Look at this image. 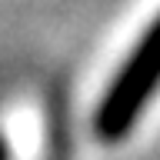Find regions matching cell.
I'll list each match as a JSON object with an SVG mask.
<instances>
[{
  "label": "cell",
  "mask_w": 160,
  "mask_h": 160,
  "mask_svg": "<svg viewBox=\"0 0 160 160\" xmlns=\"http://www.w3.org/2000/svg\"><path fill=\"white\" fill-rule=\"evenodd\" d=\"M160 87V17L150 23V30L140 37L123 67L117 70V77L110 83L97 107V137L113 143L127 133L137 117L143 113L147 100L153 97V90Z\"/></svg>",
  "instance_id": "1"
}]
</instances>
